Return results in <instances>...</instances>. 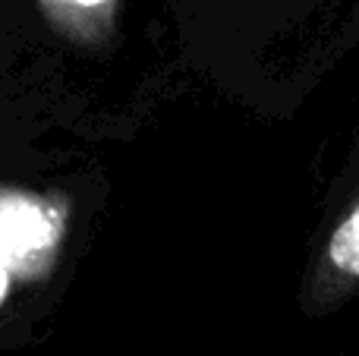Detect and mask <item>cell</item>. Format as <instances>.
<instances>
[{"label":"cell","mask_w":359,"mask_h":356,"mask_svg":"<svg viewBox=\"0 0 359 356\" xmlns=\"http://www.w3.org/2000/svg\"><path fill=\"white\" fill-rule=\"evenodd\" d=\"M353 303H359V139L325 189L297 287L306 319H328Z\"/></svg>","instance_id":"6da1fadb"},{"label":"cell","mask_w":359,"mask_h":356,"mask_svg":"<svg viewBox=\"0 0 359 356\" xmlns=\"http://www.w3.org/2000/svg\"><path fill=\"white\" fill-rule=\"evenodd\" d=\"M274 35H306L297 92L303 98L359 44V0H249Z\"/></svg>","instance_id":"7a4b0ae2"},{"label":"cell","mask_w":359,"mask_h":356,"mask_svg":"<svg viewBox=\"0 0 359 356\" xmlns=\"http://www.w3.org/2000/svg\"><path fill=\"white\" fill-rule=\"evenodd\" d=\"M29 331H32V325L25 315H16V313L0 315V353L25 344V341H29Z\"/></svg>","instance_id":"3957f363"}]
</instances>
